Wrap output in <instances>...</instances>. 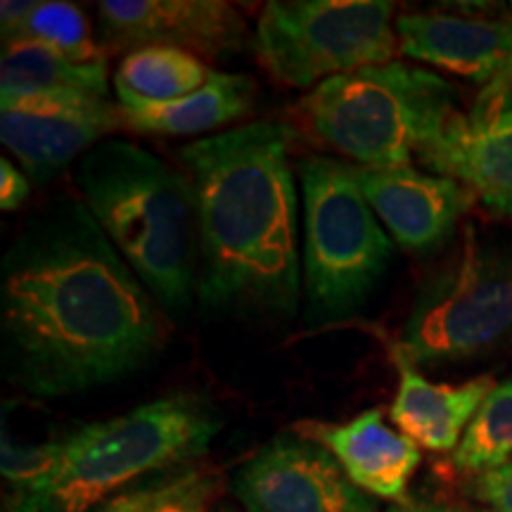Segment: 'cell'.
<instances>
[{"mask_svg": "<svg viewBox=\"0 0 512 512\" xmlns=\"http://www.w3.org/2000/svg\"><path fill=\"white\" fill-rule=\"evenodd\" d=\"M157 299L88 207L50 202L0 266L3 370L36 399L91 392L136 373L164 347Z\"/></svg>", "mask_w": 512, "mask_h": 512, "instance_id": "1", "label": "cell"}, {"mask_svg": "<svg viewBox=\"0 0 512 512\" xmlns=\"http://www.w3.org/2000/svg\"><path fill=\"white\" fill-rule=\"evenodd\" d=\"M197 202L204 309L294 318L302 299L290 131L254 121L178 150Z\"/></svg>", "mask_w": 512, "mask_h": 512, "instance_id": "2", "label": "cell"}, {"mask_svg": "<svg viewBox=\"0 0 512 512\" xmlns=\"http://www.w3.org/2000/svg\"><path fill=\"white\" fill-rule=\"evenodd\" d=\"M76 188L102 233L166 311L197 294L200 230L190 178L124 140H105L76 166Z\"/></svg>", "mask_w": 512, "mask_h": 512, "instance_id": "3", "label": "cell"}, {"mask_svg": "<svg viewBox=\"0 0 512 512\" xmlns=\"http://www.w3.org/2000/svg\"><path fill=\"white\" fill-rule=\"evenodd\" d=\"M219 432L216 408L202 394L181 392L140 403L67 434L50 477L5 498V512H98L147 479L195 465Z\"/></svg>", "mask_w": 512, "mask_h": 512, "instance_id": "4", "label": "cell"}, {"mask_svg": "<svg viewBox=\"0 0 512 512\" xmlns=\"http://www.w3.org/2000/svg\"><path fill=\"white\" fill-rule=\"evenodd\" d=\"M299 112L318 140L368 169L411 166L460 114L451 83L396 60L332 76Z\"/></svg>", "mask_w": 512, "mask_h": 512, "instance_id": "5", "label": "cell"}, {"mask_svg": "<svg viewBox=\"0 0 512 512\" xmlns=\"http://www.w3.org/2000/svg\"><path fill=\"white\" fill-rule=\"evenodd\" d=\"M304 204L302 278L306 318H351L387 275L394 240L356 181L354 164L311 155L297 164Z\"/></svg>", "mask_w": 512, "mask_h": 512, "instance_id": "6", "label": "cell"}, {"mask_svg": "<svg viewBox=\"0 0 512 512\" xmlns=\"http://www.w3.org/2000/svg\"><path fill=\"white\" fill-rule=\"evenodd\" d=\"M512 342V249L482 245L467 228L463 249L418 290L396 354L413 366L472 361Z\"/></svg>", "mask_w": 512, "mask_h": 512, "instance_id": "7", "label": "cell"}, {"mask_svg": "<svg viewBox=\"0 0 512 512\" xmlns=\"http://www.w3.org/2000/svg\"><path fill=\"white\" fill-rule=\"evenodd\" d=\"M387 0H271L254 48L268 74L292 88L394 62L399 36Z\"/></svg>", "mask_w": 512, "mask_h": 512, "instance_id": "8", "label": "cell"}, {"mask_svg": "<svg viewBox=\"0 0 512 512\" xmlns=\"http://www.w3.org/2000/svg\"><path fill=\"white\" fill-rule=\"evenodd\" d=\"M121 126V107L88 93L3 95L0 105V140L34 185L53 181Z\"/></svg>", "mask_w": 512, "mask_h": 512, "instance_id": "9", "label": "cell"}, {"mask_svg": "<svg viewBox=\"0 0 512 512\" xmlns=\"http://www.w3.org/2000/svg\"><path fill=\"white\" fill-rule=\"evenodd\" d=\"M233 491L245 512H377L335 456L297 432L278 434L249 458Z\"/></svg>", "mask_w": 512, "mask_h": 512, "instance_id": "10", "label": "cell"}, {"mask_svg": "<svg viewBox=\"0 0 512 512\" xmlns=\"http://www.w3.org/2000/svg\"><path fill=\"white\" fill-rule=\"evenodd\" d=\"M102 41L114 48H178L202 60H228L249 43L242 12L223 0H102Z\"/></svg>", "mask_w": 512, "mask_h": 512, "instance_id": "11", "label": "cell"}, {"mask_svg": "<svg viewBox=\"0 0 512 512\" xmlns=\"http://www.w3.org/2000/svg\"><path fill=\"white\" fill-rule=\"evenodd\" d=\"M354 174L370 209L406 252H432L448 242L475 200L453 178L422 174L413 166L368 169L354 164Z\"/></svg>", "mask_w": 512, "mask_h": 512, "instance_id": "12", "label": "cell"}, {"mask_svg": "<svg viewBox=\"0 0 512 512\" xmlns=\"http://www.w3.org/2000/svg\"><path fill=\"white\" fill-rule=\"evenodd\" d=\"M292 432L330 451L363 494L394 505L408 501V482L420 465V446L392 430L380 408H370L349 422L304 420Z\"/></svg>", "mask_w": 512, "mask_h": 512, "instance_id": "13", "label": "cell"}, {"mask_svg": "<svg viewBox=\"0 0 512 512\" xmlns=\"http://www.w3.org/2000/svg\"><path fill=\"white\" fill-rule=\"evenodd\" d=\"M394 29L403 55L446 69L479 86L512 72L510 19L408 12L396 19Z\"/></svg>", "mask_w": 512, "mask_h": 512, "instance_id": "14", "label": "cell"}, {"mask_svg": "<svg viewBox=\"0 0 512 512\" xmlns=\"http://www.w3.org/2000/svg\"><path fill=\"white\" fill-rule=\"evenodd\" d=\"M418 159L465 185L484 207L512 216V107L489 119L458 114Z\"/></svg>", "mask_w": 512, "mask_h": 512, "instance_id": "15", "label": "cell"}, {"mask_svg": "<svg viewBox=\"0 0 512 512\" xmlns=\"http://www.w3.org/2000/svg\"><path fill=\"white\" fill-rule=\"evenodd\" d=\"M399 389L389 406V418L401 434L434 453L456 451L460 439L491 389L494 377L482 375L463 384H437L418 373L408 358L394 351Z\"/></svg>", "mask_w": 512, "mask_h": 512, "instance_id": "16", "label": "cell"}, {"mask_svg": "<svg viewBox=\"0 0 512 512\" xmlns=\"http://www.w3.org/2000/svg\"><path fill=\"white\" fill-rule=\"evenodd\" d=\"M124 124L152 136H195L228 126L254 110V81L245 74L211 72L202 88L169 102L119 95Z\"/></svg>", "mask_w": 512, "mask_h": 512, "instance_id": "17", "label": "cell"}, {"mask_svg": "<svg viewBox=\"0 0 512 512\" xmlns=\"http://www.w3.org/2000/svg\"><path fill=\"white\" fill-rule=\"evenodd\" d=\"M88 93L107 98V62H79L38 41L3 46L0 95L19 93Z\"/></svg>", "mask_w": 512, "mask_h": 512, "instance_id": "18", "label": "cell"}, {"mask_svg": "<svg viewBox=\"0 0 512 512\" xmlns=\"http://www.w3.org/2000/svg\"><path fill=\"white\" fill-rule=\"evenodd\" d=\"M214 69L197 55L178 48H138L121 60L117 95L147 102H169L202 88Z\"/></svg>", "mask_w": 512, "mask_h": 512, "instance_id": "19", "label": "cell"}, {"mask_svg": "<svg viewBox=\"0 0 512 512\" xmlns=\"http://www.w3.org/2000/svg\"><path fill=\"white\" fill-rule=\"evenodd\" d=\"M221 489L219 470L188 465L133 486L98 512H211Z\"/></svg>", "mask_w": 512, "mask_h": 512, "instance_id": "20", "label": "cell"}, {"mask_svg": "<svg viewBox=\"0 0 512 512\" xmlns=\"http://www.w3.org/2000/svg\"><path fill=\"white\" fill-rule=\"evenodd\" d=\"M512 463V375L486 396L456 451L458 472L479 477Z\"/></svg>", "mask_w": 512, "mask_h": 512, "instance_id": "21", "label": "cell"}, {"mask_svg": "<svg viewBox=\"0 0 512 512\" xmlns=\"http://www.w3.org/2000/svg\"><path fill=\"white\" fill-rule=\"evenodd\" d=\"M24 38L43 43V46L79 62L105 60L98 43L93 41L86 15L74 3H60V0L36 3L19 41H24Z\"/></svg>", "mask_w": 512, "mask_h": 512, "instance_id": "22", "label": "cell"}, {"mask_svg": "<svg viewBox=\"0 0 512 512\" xmlns=\"http://www.w3.org/2000/svg\"><path fill=\"white\" fill-rule=\"evenodd\" d=\"M64 453V437L48 439L41 444H19L3 432V451H0V472L5 482V498L19 496L34 489L50 477Z\"/></svg>", "mask_w": 512, "mask_h": 512, "instance_id": "23", "label": "cell"}, {"mask_svg": "<svg viewBox=\"0 0 512 512\" xmlns=\"http://www.w3.org/2000/svg\"><path fill=\"white\" fill-rule=\"evenodd\" d=\"M470 494L479 503H486V508L496 512H512V463L472 479Z\"/></svg>", "mask_w": 512, "mask_h": 512, "instance_id": "24", "label": "cell"}, {"mask_svg": "<svg viewBox=\"0 0 512 512\" xmlns=\"http://www.w3.org/2000/svg\"><path fill=\"white\" fill-rule=\"evenodd\" d=\"M31 181L17 169L10 159H0V207L3 211H17L27 202Z\"/></svg>", "mask_w": 512, "mask_h": 512, "instance_id": "25", "label": "cell"}, {"mask_svg": "<svg viewBox=\"0 0 512 512\" xmlns=\"http://www.w3.org/2000/svg\"><path fill=\"white\" fill-rule=\"evenodd\" d=\"M34 8L36 0H5L0 5V36H3V46L19 41Z\"/></svg>", "mask_w": 512, "mask_h": 512, "instance_id": "26", "label": "cell"}, {"mask_svg": "<svg viewBox=\"0 0 512 512\" xmlns=\"http://www.w3.org/2000/svg\"><path fill=\"white\" fill-rule=\"evenodd\" d=\"M384 512H496L491 508H477V505H456V503H427V501H411L396 503Z\"/></svg>", "mask_w": 512, "mask_h": 512, "instance_id": "27", "label": "cell"}]
</instances>
